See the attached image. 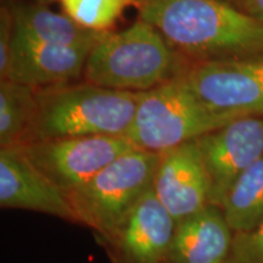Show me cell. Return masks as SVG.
Segmentation results:
<instances>
[{"label": "cell", "instance_id": "obj_16", "mask_svg": "<svg viewBox=\"0 0 263 263\" xmlns=\"http://www.w3.org/2000/svg\"><path fill=\"white\" fill-rule=\"evenodd\" d=\"M219 207L234 233L258 226L263 219V156L240 174Z\"/></svg>", "mask_w": 263, "mask_h": 263}, {"label": "cell", "instance_id": "obj_5", "mask_svg": "<svg viewBox=\"0 0 263 263\" xmlns=\"http://www.w3.org/2000/svg\"><path fill=\"white\" fill-rule=\"evenodd\" d=\"M160 154L134 150L118 157L97 176L67 193L80 224L94 236H106L153 189Z\"/></svg>", "mask_w": 263, "mask_h": 263}, {"label": "cell", "instance_id": "obj_4", "mask_svg": "<svg viewBox=\"0 0 263 263\" xmlns=\"http://www.w3.org/2000/svg\"><path fill=\"white\" fill-rule=\"evenodd\" d=\"M238 117L211 110L179 74L141 93L126 137L139 150L162 154Z\"/></svg>", "mask_w": 263, "mask_h": 263}, {"label": "cell", "instance_id": "obj_13", "mask_svg": "<svg viewBox=\"0 0 263 263\" xmlns=\"http://www.w3.org/2000/svg\"><path fill=\"white\" fill-rule=\"evenodd\" d=\"M234 234L221 207L210 203L176 223L164 263H227Z\"/></svg>", "mask_w": 263, "mask_h": 263}, {"label": "cell", "instance_id": "obj_23", "mask_svg": "<svg viewBox=\"0 0 263 263\" xmlns=\"http://www.w3.org/2000/svg\"><path fill=\"white\" fill-rule=\"evenodd\" d=\"M224 2H228V3H229V2H230V0H224Z\"/></svg>", "mask_w": 263, "mask_h": 263}, {"label": "cell", "instance_id": "obj_19", "mask_svg": "<svg viewBox=\"0 0 263 263\" xmlns=\"http://www.w3.org/2000/svg\"><path fill=\"white\" fill-rule=\"evenodd\" d=\"M14 38V15L9 4H3L0 8V81L6 80L8 76Z\"/></svg>", "mask_w": 263, "mask_h": 263}, {"label": "cell", "instance_id": "obj_8", "mask_svg": "<svg viewBox=\"0 0 263 263\" xmlns=\"http://www.w3.org/2000/svg\"><path fill=\"white\" fill-rule=\"evenodd\" d=\"M195 143L209 177L210 203L219 207L240 174L263 156V117H238Z\"/></svg>", "mask_w": 263, "mask_h": 263}, {"label": "cell", "instance_id": "obj_15", "mask_svg": "<svg viewBox=\"0 0 263 263\" xmlns=\"http://www.w3.org/2000/svg\"><path fill=\"white\" fill-rule=\"evenodd\" d=\"M37 114L35 88L0 81V147H21L32 143Z\"/></svg>", "mask_w": 263, "mask_h": 263}, {"label": "cell", "instance_id": "obj_18", "mask_svg": "<svg viewBox=\"0 0 263 263\" xmlns=\"http://www.w3.org/2000/svg\"><path fill=\"white\" fill-rule=\"evenodd\" d=\"M227 263H263V219L249 232L235 233Z\"/></svg>", "mask_w": 263, "mask_h": 263}, {"label": "cell", "instance_id": "obj_9", "mask_svg": "<svg viewBox=\"0 0 263 263\" xmlns=\"http://www.w3.org/2000/svg\"><path fill=\"white\" fill-rule=\"evenodd\" d=\"M174 229L176 221L151 189L116 230L94 238L111 263H164Z\"/></svg>", "mask_w": 263, "mask_h": 263}, {"label": "cell", "instance_id": "obj_3", "mask_svg": "<svg viewBox=\"0 0 263 263\" xmlns=\"http://www.w3.org/2000/svg\"><path fill=\"white\" fill-rule=\"evenodd\" d=\"M141 93L90 83L37 89L38 114L33 141L78 137H126ZM31 144V143H29Z\"/></svg>", "mask_w": 263, "mask_h": 263}, {"label": "cell", "instance_id": "obj_1", "mask_svg": "<svg viewBox=\"0 0 263 263\" xmlns=\"http://www.w3.org/2000/svg\"><path fill=\"white\" fill-rule=\"evenodd\" d=\"M140 20L188 64L263 58V22L224 0H149Z\"/></svg>", "mask_w": 263, "mask_h": 263}, {"label": "cell", "instance_id": "obj_17", "mask_svg": "<svg viewBox=\"0 0 263 263\" xmlns=\"http://www.w3.org/2000/svg\"><path fill=\"white\" fill-rule=\"evenodd\" d=\"M66 16L82 27L107 32L134 0H60Z\"/></svg>", "mask_w": 263, "mask_h": 263}, {"label": "cell", "instance_id": "obj_7", "mask_svg": "<svg viewBox=\"0 0 263 263\" xmlns=\"http://www.w3.org/2000/svg\"><path fill=\"white\" fill-rule=\"evenodd\" d=\"M180 76L216 112L263 117V58L186 62Z\"/></svg>", "mask_w": 263, "mask_h": 263}, {"label": "cell", "instance_id": "obj_11", "mask_svg": "<svg viewBox=\"0 0 263 263\" xmlns=\"http://www.w3.org/2000/svg\"><path fill=\"white\" fill-rule=\"evenodd\" d=\"M153 190L176 223L210 205L209 177L195 140L160 154Z\"/></svg>", "mask_w": 263, "mask_h": 263}, {"label": "cell", "instance_id": "obj_6", "mask_svg": "<svg viewBox=\"0 0 263 263\" xmlns=\"http://www.w3.org/2000/svg\"><path fill=\"white\" fill-rule=\"evenodd\" d=\"M25 155L65 194L70 193L130 151L139 150L127 137H78L33 141Z\"/></svg>", "mask_w": 263, "mask_h": 263}, {"label": "cell", "instance_id": "obj_10", "mask_svg": "<svg viewBox=\"0 0 263 263\" xmlns=\"http://www.w3.org/2000/svg\"><path fill=\"white\" fill-rule=\"evenodd\" d=\"M0 206L80 224L67 195L28 160L21 147H0Z\"/></svg>", "mask_w": 263, "mask_h": 263}, {"label": "cell", "instance_id": "obj_2", "mask_svg": "<svg viewBox=\"0 0 263 263\" xmlns=\"http://www.w3.org/2000/svg\"><path fill=\"white\" fill-rule=\"evenodd\" d=\"M186 61L157 29L138 20L121 32H106L88 55L83 78L107 89L143 93L179 76Z\"/></svg>", "mask_w": 263, "mask_h": 263}, {"label": "cell", "instance_id": "obj_20", "mask_svg": "<svg viewBox=\"0 0 263 263\" xmlns=\"http://www.w3.org/2000/svg\"><path fill=\"white\" fill-rule=\"evenodd\" d=\"M230 4L263 22V0H230Z\"/></svg>", "mask_w": 263, "mask_h": 263}, {"label": "cell", "instance_id": "obj_22", "mask_svg": "<svg viewBox=\"0 0 263 263\" xmlns=\"http://www.w3.org/2000/svg\"><path fill=\"white\" fill-rule=\"evenodd\" d=\"M147 2H149V0H134V3H136V4H138L139 6L144 5V4H145V3H147Z\"/></svg>", "mask_w": 263, "mask_h": 263}, {"label": "cell", "instance_id": "obj_21", "mask_svg": "<svg viewBox=\"0 0 263 263\" xmlns=\"http://www.w3.org/2000/svg\"><path fill=\"white\" fill-rule=\"evenodd\" d=\"M52 2H58V0H32V3H35V4H41V5L50 4ZM59 2H60V0H59Z\"/></svg>", "mask_w": 263, "mask_h": 263}, {"label": "cell", "instance_id": "obj_14", "mask_svg": "<svg viewBox=\"0 0 263 263\" xmlns=\"http://www.w3.org/2000/svg\"><path fill=\"white\" fill-rule=\"evenodd\" d=\"M15 35L28 42L57 47H94L106 32H95L76 24L68 16L35 3H10ZM108 32V31H107Z\"/></svg>", "mask_w": 263, "mask_h": 263}, {"label": "cell", "instance_id": "obj_12", "mask_svg": "<svg viewBox=\"0 0 263 263\" xmlns=\"http://www.w3.org/2000/svg\"><path fill=\"white\" fill-rule=\"evenodd\" d=\"M93 48L38 44L15 35L6 80L35 89L70 84L83 77L85 61Z\"/></svg>", "mask_w": 263, "mask_h": 263}]
</instances>
